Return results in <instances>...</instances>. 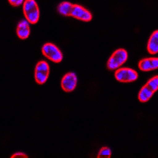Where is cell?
I'll return each mask as SVG.
<instances>
[{
	"label": "cell",
	"instance_id": "cell-6",
	"mask_svg": "<svg viewBox=\"0 0 158 158\" xmlns=\"http://www.w3.org/2000/svg\"><path fill=\"white\" fill-rule=\"evenodd\" d=\"M115 77L117 81L127 83L136 81L138 77V74L133 69L119 68L115 71Z\"/></svg>",
	"mask_w": 158,
	"mask_h": 158
},
{
	"label": "cell",
	"instance_id": "cell-14",
	"mask_svg": "<svg viewBox=\"0 0 158 158\" xmlns=\"http://www.w3.org/2000/svg\"><path fill=\"white\" fill-rule=\"evenodd\" d=\"M9 2L10 3V5H12L13 6H20L23 4L24 1L25 0H8Z\"/></svg>",
	"mask_w": 158,
	"mask_h": 158
},
{
	"label": "cell",
	"instance_id": "cell-3",
	"mask_svg": "<svg viewBox=\"0 0 158 158\" xmlns=\"http://www.w3.org/2000/svg\"><path fill=\"white\" fill-rule=\"evenodd\" d=\"M127 52L124 49H118L115 51L108 59L107 67L109 70H114L118 69L127 60Z\"/></svg>",
	"mask_w": 158,
	"mask_h": 158
},
{
	"label": "cell",
	"instance_id": "cell-12",
	"mask_svg": "<svg viewBox=\"0 0 158 158\" xmlns=\"http://www.w3.org/2000/svg\"><path fill=\"white\" fill-rule=\"evenodd\" d=\"M73 5L74 4H72L70 2H61V3L58 6V11H59L60 15H63V16H70V13H71Z\"/></svg>",
	"mask_w": 158,
	"mask_h": 158
},
{
	"label": "cell",
	"instance_id": "cell-10",
	"mask_svg": "<svg viewBox=\"0 0 158 158\" xmlns=\"http://www.w3.org/2000/svg\"><path fill=\"white\" fill-rule=\"evenodd\" d=\"M17 35L22 40L27 39L30 35V27L29 22L27 20H22L18 23L17 26Z\"/></svg>",
	"mask_w": 158,
	"mask_h": 158
},
{
	"label": "cell",
	"instance_id": "cell-5",
	"mask_svg": "<svg viewBox=\"0 0 158 158\" xmlns=\"http://www.w3.org/2000/svg\"><path fill=\"white\" fill-rule=\"evenodd\" d=\"M50 68L47 62L40 61L36 64L35 68V79L39 85H43L48 78Z\"/></svg>",
	"mask_w": 158,
	"mask_h": 158
},
{
	"label": "cell",
	"instance_id": "cell-11",
	"mask_svg": "<svg viewBox=\"0 0 158 158\" xmlns=\"http://www.w3.org/2000/svg\"><path fill=\"white\" fill-rule=\"evenodd\" d=\"M149 53L152 55L156 54L158 52V31L156 30L151 35L147 45Z\"/></svg>",
	"mask_w": 158,
	"mask_h": 158
},
{
	"label": "cell",
	"instance_id": "cell-9",
	"mask_svg": "<svg viewBox=\"0 0 158 158\" xmlns=\"http://www.w3.org/2000/svg\"><path fill=\"white\" fill-rule=\"evenodd\" d=\"M138 67L142 71H150L156 70L158 67L157 58H148L142 59L138 63Z\"/></svg>",
	"mask_w": 158,
	"mask_h": 158
},
{
	"label": "cell",
	"instance_id": "cell-2",
	"mask_svg": "<svg viewBox=\"0 0 158 158\" xmlns=\"http://www.w3.org/2000/svg\"><path fill=\"white\" fill-rule=\"evenodd\" d=\"M158 89V77L154 76L142 88L138 94V99L142 103L147 102Z\"/></svg>",
	"mask_w": 158,
	"mask_h": 158
},
{
	"label": "cell",
	"instance_id": "cell-15",
	"mask_svg": "<svg viewBox=\"0 0 158 158\" xmlns=\"http://www.w3.org/2000/svg\"><path fill=\"white\" fill-rule=\"evenodd\" d=\"M12 158H15V157H24V158H26L28 157V155H26L25 153H16L15 154H13L11 156Z\"/></svg>",
	"mask_w": 158,
	"mask_h": 158
},
{
	"label": "cell",
	"instance_id": "cell-13",
	"mask_svg": "<svg viewBox=\"0 0 158 158\" xmlns=\"http://www.w3.org/2000/svg\"><path fill=\"white\" fill-rule=\"evenodd\" d=\"M111 154V149L108 147H104L100 150L97 156L98 157H110Z\"/></svg>",
	"mask_w": 158,
	"mask_h": 158
},
{
	"label": "cell",
	"instance_id": "cell-4",
	"mask_svg": "<svg viewBox=\"0 0 158 158\" xmlns=\"http://www.w3.org/2000/svg\"><path fill=\"white\" fill-rule=\"evenodd\" d=\"M42 53L45 57L54 63H60L63 60V53L53 44L48 43L44 45L42 47Z\"/></svg>",
	"mask_w": 158,
	"mask_h": 158
},
{
	"label": "cell",
	"instance_id": "cell-8",
	"mask_svg": "<svg viewBox=\"0 0 158 158\" xmlns=\"http://www.w3.org/2000/svg\"><path fill=\"white\" fill-rule=\"evenodd\" d=\"M77 78L74 73L70 72L63 77L61 81V86L65 92H72L77 86Z\"/></svg>",
	"mask_w": 158,
	"mask_h": 158
},
{
	"label": "cell",
	"instance_id": "cell-1",
	"mask_svg": "<svg viewBox=\"0 0 158 158\" xmlns=\"http://www.w3.org/2000/svg\"><path fill=\"white\" fill-rule=\"evenodd\" d=\"M23 12L25 19L31 24L37 23L40 18V9L36 0H25Z\"/></svg>",
	"mask_w": 158,
	"mask_h": 158
},
{
	"label": "cell",
	"instance_id": "cell-7",
	"mask_svg": "<svg viewBox=\"0 0 158 158\" xmlns=\"http://www.w3.org/2000/svg\"><path fill=\"white\" fill-rule=\"evenodd\" d=\"M70 16L76 18V19L85 22H90L92 18H93V15L88 10H86L81 6L77 5V4L73 5L71 13H70Z\"/></svg>",
	"mask_w": 158,
	"mask_h": 158
}]
</instances>
